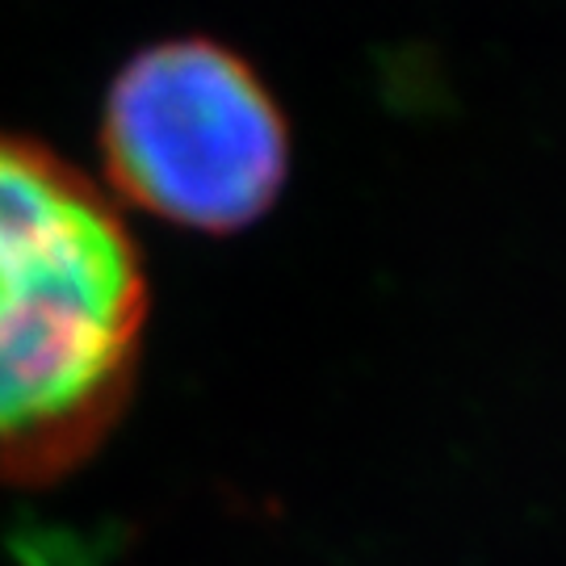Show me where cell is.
Returning <instances> with one entry per match:
<instances>
[{
	"label": "cell",
	"mask_w": 566,
	"mask_h": 566,
	"mask_svg": "<svg viewBox=\"0 0 566 566\" xmlns=\"http://www.w3.org/2000/svg\"><path fill=\"white\" fill-rule=\"evenodd\" d=\"M147 273L109 189L0 130V486L55 483L135 395Z\"/></svg>",
	"instance_id": "1"
},
{
	"label": "cell",
	"mask_w": 566,
	"mask_h": 566,
	"mask_svg": "<svg viewBox=\"0 0 566 566\" xmlns=\"http://www.w3.org/2000/svg\"><path fill=\"white\" fill-rule=\"evenodd\" d=\"M102 160L122 202L164 223L231 235L282 198L290 126L235 51L168 39L139 51L109 84Z\"/></svg>",
	"instance_id": "2"
}]
</instances>
